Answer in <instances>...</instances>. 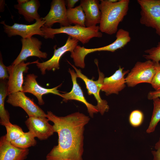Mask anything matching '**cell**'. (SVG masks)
Returning <instances> with one entry per match:
<instances>
[{
  "mask_svg": "<svg viewBox=\"0 0 160 160\" xmlns=\"http://www.w3.org/2000/svg\"><path fill=\"white\" fill-rule=\"evenodd\" d=\"M47 118L54 124L58 143L46 156V160H83L84 133L89 116L79 112L59 116L47 111Z\"/></svg>",
  "mask_w": 160,
  "mask_h": 160,
  "instance_id": "cell-1",
  "label": "cell"
},
{
  "mask_svg": "<svg viewBox=\"0 0 160 160\" xmlns=\"http://www.w3.org/2000/svg\"><path fill=\"white\" fill-rule=\"evenodd\" d=\"M101 17L99 29L102 33L111 35L116 33L119 23L127 13L129 0H101Z\"/></svg>",
  "mask_w": 160,
  "mask_h": 160,
  "instance_id": "cell-2",
  "label": "cell"
},
{
  "mask_svg": "<svg viewBox=\"0 0 160 160\" xmlns=\"http://www.w3.org/2000/svg\"><path fill=\"white\" fill-rule=\"evenodd\" d=\"M45 39H53L55 34L61 33L66 34L78 40L84 44L88 43L94 37L101 38L103 34L99 29V26L84 27L78 25L60 26L58 28H47L44 26L41 28Z\"/></svg>",
  "mask_w": 160,
  "mask_h": 160,
  "instance_id": "cell-3",
  "label": "cell"
},
{
  "mask_svg": "<svg viewBox=\"0 0 160 160\" xmlns=\"http://www.w3.org/2000/svg\"><path fill=\"white\" fill-rule=\"evenodd\" d=\"M116 39L112 43L105 46L97 48L88 49L77 45L71 53L74 65L81 68L85 67L84 59L86 56L91 53L97 51H107L113 52L121 49L129 42L131 38L129 32L122 29H119L116 34Z\"/></svg>",
  "mask_w": 160,
  "mask_h": 160,
  "instance_id": "cell-4",
  "label": "cell"
},
{
  "mask_svg": "<svg viewBox=\"0 0 160 160\" xmlns=\"http://www.w3.org/2000/svg\"><path fill=\"white\" fill-rule=\"evenodd\" d=\"M140 6V23L154 29L160 36V0H137Z\"/></svg>",
  "mask_w": 160,
  "mask_h": 160,
  "instance_id": "cell-5",
  "label": "cell"
},
{
  "mask_svg": "<svg viewBox=\"0 0 160 160\" xmlns=\"http://www.w3.org/2000/svg\"><path fill=\"white\" fill-rule=\"evenodd\" d=\"M155 73V63L152 61L137 62L126 77V84L129 87L143 83L151 84Z\"/></svg>",
  "mask_w": 160,
  "mask_h": 160,
  "instance_id": "cell-6",
  "label": "cell"
},
{
  "mask_svg": "<svg viewBox=\"0 0 160 160\" xmlns=\"http://www.w3.org/2000/svg\"><path fill=\"white\" fill-rule=\"evenodd\" d=\"M68 62L74 69L77 74V77L81 79L85 83L88 95H94L97 102V104L96 106L99 112L101 115H103L105 112L108 111L109 108L106 100L102 99L100 95V91L101 90L105 76L103 73L99 70L97 60L96 59L95 60V63L98 67L99 73L98 79L96 81L89 79L81 73L80 69H77L69 61Z\"/></svg>",
  "mask_w": 160,
  "mask_h": 160,
  "instance_id": "cell-7",
  "label": "cell"
},
{
  "mask_svg": "<svg viewBox=\"0 0 160 160\" xmlns=\"http://www.w3.org/2000/svg\"><path fill=\"white\" fill-rule=\"evenodd\" d=\"M79 41L76 39L69 36L64 45L57 49L55 46L54 47L53 55L50 59L42 63H39L38 60H37L36 66L40 69L41 74L44 75L46 70L54 71L59 69V61L61 57L67 52H71L73 51L78 45Z\"/></svg>",
  "mask_w": 160,
  "mask_h": 160,
  "instance_id": "cell-8",
  "label": "cell"
},
{
  "mask_svg": "<svg viewBox=\"0 0 160 160\" xmlns=\"http://www.w3.org/2000/svg\"><path fill=\"white\" fill-rule=\"evenodd\" d=\"M45 23V21L43 17L36 20L35 23L31 25L15 23L12 25L10 26L6 24L4 21L1 22L3 25L4 32L9 37L19 35L23 39L30 38L35 35L43 37L44 34L41 28Z\"/></svg>",
  "mask_w": 160,
  "mask_h": 160,
  "instance_id": "cell-9",
  "label": "cell"
},
{
  "mask_svg": "<svg viewBox=\"0 0 160 160\" xmlns=\"http://www.w3.org/2000/svg\"><path fill=\"white\" fill-rule=\"evenodd\" d=\"M7 102L15 107L23 108L29 117H47L44 111L37 105L33 99L25 95L24 92H19L8 95Z\"/></svg>",
  "mask_w": 160,
  "mask_h": 160,
  "instance_id": "cell-10",
  "label": "cell"
},
{
  "mask_svg": "<svg viewBox=\"0 0 160 160\" xmlns=\"http://www.w3.org/2000/svg\"><path fill=\"white\" fill-rule=\"evenodd\" d=\"M23 61L17 65H12L7 67L9 75L7 82V95L19 92H23L24 73H27L29 68L28 65L36 63L37 61L25 63Z\"/></svg>",
  "mask_w": 160,
  "mask_h": 160,
  "instance_id": "cell-11",
  "label": "cell"
},
{
  "mask_svg": "<svg viewBox=\"0 0 160 160\" xmlns=\"http://www.w3.org/2000/svg\"><path fill=\"white\" fill-rule=\"evenodd\" d=\"M21 41L22 44L21 51L12 65H17L26 61L30 57L35 56L40 58H47V53L40 50L42 43L38 39L32 36L26 39L22 38Z\"/></svg>",
  "mask_w": 160,
  "mask_h": 160,
  "instance_id": "cell-12",
  "label": "cell"
},
{
  "mask_svg": "<svg viewBox=\"0 0 160 160\" xmlns=\"http://www.w3.org/2000/svg\"><path fill=\"white\" fill-rule=\"evenodd\" d=\"M65 1L64 0H53L48 14L43 19L45 21L44 27L51 28L56 23H60L61 26L70 25L68 20Z\"/></svg>",
  "mask_w": 160,
  "mask_h": 160,
  "instance_id": "cell-13",
  "label": "cell"
},
{
  "mask_svg": "<svg viewBox=\"0 0 160 160\" xmlns=\"http://www.w3.org/2000/svg\"><path fill=\"white\" fill-rule=\"evenodd\" d=\"M37 77V76L33 73L27 75L23 86V92L33 94L37 98L38 103L40 105L44 104L42 97L43 95L52 93L61 97V94L57 89L61 87L62 84L52 88H46L41 86L38 84L36 80Z\"/></svg>",
  "mask_w": 160,
  "mask_h": 160,
  "instance_id": "cell-14",
  "label": "cell"
},
{
  "mask_svg": "<svg viewBox=\"0 0 160 160\" xmlns=\"http://www.w3.org/2000/svg\"><path fill=\"white\" fill-rule=\"evenodd\" d=\"M47 117H29L25 123L29 129L40 140L47 139L55 132L54 126Z\"/></svg>",
  "mask_w": 160,
  "mask_h": 160,
  "instance_id": "cell-15",
  "label": "cell"
},
{
  "mask_svg": "<svg viewBox=\"0 0 160 160\" xmlns=\"http://www.w3.org/2000/svg\"><path fill=\"white\" fill-rule=\"evenodd\" d=\"M124 68L119 66V68L111 76L104 78L101 90L108 96L112 94L118 95L126 87L125 76L129 70H124Z\"/></svg>",
  "mask_w": 160,
  "mask_h": 160,
  "instance_id": "cell-16",
  "label": "cell"
},
{
  "mask_svg": "<svg viewBox=\"0 0 160 160\" xmlns=\"http://www.w3.org/2000/svg\"><path fill=\"white\" fill-rule=\"evenodd\" d=\"M68 72L71 75L73 87L69 92L61 94V97L63 98V101L66 102L68 100H75L83 103L86 106L89 116L93 117L94 114L99 112L96 106L89 103L86 100L83 91L77 82L76 73L70 68Z\"/></svg>",
  "mask_w": 160,
  "mask_h": 160,
  "instance_id": "cell-17",
  "label": "cell"
},
{
  "mask_svg": "<svg viewBox=\"0 0 160 160\" xmlns=\"http://www.w3.org/2000/svg\"><path fill=\"white\" fill-rule=\"evenodd\" d=\"M29 153V149L17 148L8 141L6 135L0 139V160H25Z\"/></svg>",
  "mask_w": 160,
  "mask_h": 160,
  "instance_id": "cell-18",
  "label": "cell"
},
{
  "mask_svg": "<svg viewBox=\"0 0 160 160\" xmlns=\"http://www.w3.org/2000/svg\"><path fill=\"white\" fill-rule=\"evenodd\" d=\"M85 16L87 27L96 26L100 24L101 17L100 1L98 0H81L80 4Z\"/></svg>",
  "mask_w": 160,
  "mask_h": 160,
  "instance_id": "cell-19",
  "label": "cell"
},
{
  "mask_svg": "<svg viewBox=\"0 0 160 160\" xmlns=\"http://www.w3.org/2000/svg\"><path fill=\"white\" fill-rule=\"evenodd\" d=\"M40 4L37 0H30L22 4H18L14 6L18 13L23 15L25 20L28 22L37 20L41 18L38 12Z\"/></svg>",
  "mask_w": 160,
  "mask_h": 160,
  "instance_id": "cell-20",
  "label": "cell"
},
{
  "mask_svg": "<svg viewBox=\"0 0 160 160\" xmlns=\"http://www.w3.org/2000/svg\"><path fill=\"white\" fill-rule=\"evenodd\" d=\"M7 82L6 80H0V124L4 126L11 124L9 121L8 112L5 109L4 101L7 95Z\"/></svg>",
  "mask_w": 160,
  "mask_h": 160,
  "instance_id": "cell-21",
  "label": "cell"
},
{
  "mask_svg": "<svg viewBox=\"0 0 160 160\" xmlns=\"http://www.w3.org/2000/svg\"><path fill=\"white\" fill-rule=\"evenodd\" d=\"M66 15L70 25L74 24L86 27L85 15L80 5L74 8L67 9Z\"/></svg>",
  "mask_w": 160,
  "mask_h": 160,
  "instance_id": "cell-22",
  "label": "cell"
},
{
  "mask_svg": "<svg viewBox=\"0 0 160 160\" xmlns=\"http://www.w3.org/2000/svg\"><path fill=\"white\" fill-rule=\"evenodd\" d=\"M35 137L31 131L25 132L24 135L18 139L11 142L14 146L22 149H27L36 145L37 141Z\"/></svg>",
  "mask_w": 160,
  "mask_h": 160,
  "instance_id": "cell-23",
  "label": "cell"
},
{
  "mask_svg": "<svg viewBox=\"0 0 160 160\" xmlns=\"http://www.w3.org/2000/svg\"><path fill=\"white\" fill-rule=\"evenodd\" d=\"M153 108L152 116L146 132H153L157 124L160 121V98H156L153 100Z\"/></svg>",
  "mask_w": 160,
  "mask_h": 160,
  "instance_id": "cell-24",
  "label": "cell"
},
{
  "mask_svg": "<svg viewBox=\"0 0 160 160\" xmlns=\"http://www.w3.org/2000/svg\"><path fill=\"white\" fill-rule=\"evenodd\" d=\"M5 127L7 131L6 138L10 142L18 139L24 134L21 128L16 125L11 123Z\"/></svg>",
  "mask_w": 160,
  "mask_h": 160,
  "instance_id": "cell-25",
  "label": "cell"
},
{
  "mask_svg": "<svg viewBox=\"0 0 160 160\" xmlns=\"http://www.w3.org/2000/svg\"><path fill=\"white\" fill-rule=\"evenodd\" d=\"M146 54L143 56L147 60H150L155 63H159L160 61V42L156 47H153L144 51Z\"/></svg>",
  "mask_w": 160,
  "mask_h": 160,
  "instance_id": "cell-26",
  "label": "cell"
},
{
  "mask_svg": "<svg viewBox=\"0 0 160 160\" xmlns=\"http://www.w3.org/2000/svg\"><path fill=\"white\" fill-rule=\"evenodd\" d=\"M144 115L141 111L135 110L130 113L129 118L130 124L133 127H137L140 126L143 122Z\"/></svg>",
  "mask_w": 160,
  "mask_h": 160,
  "instance_id": "cell-27",
  "label": "cell"
},
{
  "mask_svg": "<svg viewBox=\"0 0 160 160\" xmlns=\"http://www.w3.org/2000/svg\"><path fill=\"white\" fill-rule=\"evenodd\" d=\"M156 73L151 84L156 91H160V63H155Z\"/></svg>",
  "mask_w": 160,
  "mask_h": 160,
  "instance_id": "cell-28",
  "label": "cell"
},
{
  "mask_svg": "<svg viewBox=\"0 0 160 160\" xmlns=\"http://www.w3.org/2000/svg\"><path fill=\"white\" fill-rule=\"evenodd\" d=\"M0 56V80H6L8 79L9 75L7 68L3 63L1 54Z\"/></svg>",
  "mask_w": 160,
  "mask_h": 160,
  "instance_id": "cell-29",
  "label": "cell"
},
{
  "mask_svg": "<svg viewBox=\"0 0 160 160\" xmlns=\"http://www.w3.org/2000/svg\"><path fill=\"white\" fill-rule=\"evenodd\" d=\"M155 148L156 151H151L153 156V160H160V137L156 143Z\"/></svg>",
  "mask_w": 160,
  "mask_h": 160,
  "instance_id": "cell-30",
  "label": "cell"
},
{
  "mask_svg": "<svg viewBox=\"0 0 160 160\" xmlns=\"http://www.w3.org/2000/svg\"><path fill=\"white\" fill-rule=\"evenodd\" d=\"M147 97L150 100H153L156 98H160V91L155 90L149 92L148 94Z\"/></svg>",
  "mask_w": 160,
  "mask_h": 160,
  "instance_id": "cell-31",
  "label": "cell"
},
{
  "mask_svg": "<svg viewBox=\"0 0 160 160\" xmlns=\"http://www.w3.org/2000/svg\"><path fill=\"white\" fill-rule=\"evenodd\" d=\"M79 1V0H67L65 1L68 9L73 8L74 5Z\"/></svg>",
  "mask_w": 160,
  "mask_h": 160,
  "instance_id": "cell-32",
  "label": "cell"
},
{
  "mask_svg": "<svg viewBox=\"0 0 160 160\" xmlns=\"http://www.w3.org/2000/svg\"><path fill=\"white\" fill-rule=\"evenodd\" d=\"M28 0H18L17 2L18 4H22L25 3L28 1Z\"/></svg>",
  "mask_w": 160,
  "mask_h": 160,
  "instance_id": "cell-33",
  "label": "cell"
},
{
  "mask_svg": "<svg viewBox=\"0 0 160 160\" xmlns=\"http://www.w3.org/2000/svg\"><path fill=\"white\" fill-rule=\"evenodd\" d=\"M72 52H73V51H72ZM75 66H76L75 65ZM76 67H77V66H76ZM85 67H84V68H85Z\"/></svg>",
  "mask_w": 160,
  "mask_h": 160,
  "instance_id": "cell-34",
  "label": "cell"
}]
</instances>
